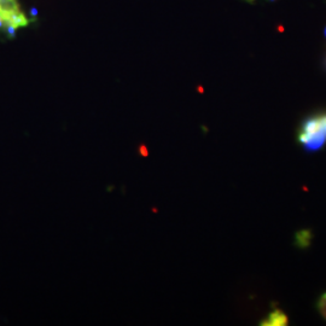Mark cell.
I'll list each match as a JSON object with an SVG mask.
<instances>
[{
	"mask_svg": "<svg viewBox=\"0 0 326 326\" xmlns=\"http://www.w3.org/2000/svg\"><path fill=\"white\" fill-rule=\"evenodd\" d=\"M297 140L308 153H316L326 144V111L312 115L301 123Z\"/></svg>",
	"mask_w": 326,
	"mask_h": 326,
	"instance_id": "1",
	"label": "cell"
},
{
	"mask_svg": "<svg viewBox=\"0 0 326 326\" xmlns=\"http://www.w3.org/2000/svg\"><path fill=\"white\" fill-rule=\"evenodd\" d=\"M288 317L280 309H274L270 313V316L260 323L261 326H285L288 325Z\"/></svg>",
	"mask_w": 326,
	"mask_h": 326,
	"instance_id": "2",
	"label": "cell"
},
{
	"mask_svg": "<svg viewBox=\"0 0 326 326\" xmlns=\"http://www.w3.org/2000/svg\"><path fill=\"white\" fill-rule=\"evenodd\" d=\"M4 19L6 23L12 24V26H15L17 29L22 28V27H27L30 22L33 21V19L27 18L21 10L15 11V12L4 16Z\"/></svg>",
	"mask_w": 326,
	"mask_h": 326,
	"instance_id": "3",
	"label": "cell"
},
{
	"mask_svg": "<svg viewBox=\"0 0 326 326\" xmlns=\"http://www.w3.org/2000/svg\"><path fill=\"white\" fill-rule=\"evenodd\" d=\"M312 238H313V234H312L311 230H301L295 236V244L300 249H306V248L311 245Z\"/></svg>",
	"mask_w": 326,
	"mask_h": 326,
	"instance_id": "4",
	"label": "cell"
},
{
	"mask_svg": "<svg viewBox=\"0 0 326 326\" xmlns=\"http://www.w3.org/2000/svg\"><path fill=\"white\" fill-rule=\"evenodd\" d=\"M21 10L18 0H0V15L4 16Z\"/></svg>",
	"mask_w": 326,
	"mask_h": 326,
	"instance_id": "5",
	"label": "cell"
},
{
	"mask_svg": "<svg viewBox=\"0 0 326 326\" xmlns=\"http://www.w3.org/2000/svg\"><path fill=\"white\" fill-rule=\"evenodd\" d=\"M317 307H318V311H319V313L322 314V317L326 320V292H324V294L320 296L319 300H318Z\"/></svg>",
	"mask_w": 326,
	"mask_h": 326,
	"instance_id": "6",
	"label": "cell"
},
{
	"mask_svg": "<svg viewBox=\"0 0 326 326\" xmlns=\"http://www.w3.org/2000/svg\"><path fill=\"white\" fill-rule=\"evenodd\" d=\"M16 30H17V28H16L15 26H12V24H10V23H6V27H5V34H6V37L9 38V39H13L16 37Z\"/></svg>",
	"mask_w": 326,
	"mask_h": 326,
	"instance_id": "7",
	"label": "cell"
},
{
	"mask_svg": "<svg viewBox=\"0 0 326 326\" xmlns=\"http://www.w3.org/2000/svg\"><path fill=\"white\" fill-rule=\"evenodd\" d=\"M5 27H6V22H5L4 17L0 15V32H5Z\"/></svg>",
	"mask_w": 326,
	"mask_h": 326,
	"instance_id": "8",
	"label": "cell"
},
{
	"mask_svg": "<svg viewBox=\"0 0 326 326\" xmlns=\"http://www.w3.org/2000/svg\"><path fill=\"white\" fill-rule=\"evenodd\" d=\"M30 13H32V16H38V9H32L30 10Z\"/></svg>",
	"mask_w": 326,
	"mask_h": 326,
	"instance_id": "9",
	"label": "cell"
},
{
	"mask_svg": "<svg viewBox=\"0 0 326 326\" xmlns=\"http://www.w3.org/2000/svg\"><path fill=\"white\" fill-rule=\"evenodd\" d=\"M325 37H326V28H325Z\"/></svg>",
	"mask_w": 326,
	"mask_h": 326,
	"instance_id": "10",
	"label": "cell"
}]
</instances>
